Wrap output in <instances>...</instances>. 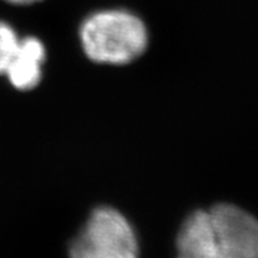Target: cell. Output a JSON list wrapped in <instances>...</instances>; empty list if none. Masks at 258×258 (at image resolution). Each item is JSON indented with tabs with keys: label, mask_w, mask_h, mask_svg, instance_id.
Wrapping results in <instances>:
<instances>
[{
	"label": "cell",
	"mask_w": 258,
	"mask_h": 258,
	"mask_svg": "<svg viewBox=\"0 0 258 258\" xmlns=\"http://www.w3.org/2000/svg\"><path fill=\"white\" fill-rule=\"evenodd\" d=\"M45 62V46L36 37L20 40L18 50L5 75L10 83L20 91L36 88L42 78V63Z\"/></svg>",
	"instance_id": "cell-4"
},
{
	"label": "cell",
	"mask_w": 258,
	"mask_h": 258,
	"mask_svg": "<svg viewBox=\"0 0 258 258\" xmlns=\"http://www.w3.org/2000/svg\"><path fill=\"white\" fill-rule=\"evenodd\" d=\"M71 258H139L137 232L112 207L93 210L69 247Z\"/></svg>",
	"instance_id": "cell-3"
},
{
	"label": "cell",
	"mask_w": 258,
	"mask_h": 258,
	"mask_svg": "<svg viewBox=\"0 0 258 258\" xmlns=\"http://www.w3.org/2000/svg\"><path fill=\"white\" fill-rule=\"evenodd\" d=\"M176 258H258V220L231 204L192 212L178 231Z\"/></svg>",
	"instance_id": "cell-1"
},
{
	"label": "cell",
	"mask_w": 258,
	"mask_h": 258,
	"mask_svg": "<svg viewBox=\"0 0 258 258\" xmlns=\"http://www.w3.org/2000/svg\"><path fill=\"white\" fill-rule=\"evenodd\" d=\"M9 3H13V5H30V3H36V2H40V0H6Z\"/></svg>",
	"instance_id": "cell-6"
},
{
	"label": "cell",
	"mask_w": 258,
	"mask_h": 258,
	"mask_svg": "<svg viewBox=\"0 0 258 258\" xmlns=\"http://www.w3.org/2000/svg\"><path fill=\"white\" fill-rule=\"evenodd\" d=\"M81 40L89 59L123 64L144 53L148 32L144 22L126 10H102L83 22Z\"/></svg>",
	"instance_id": "cell-2"
},
{
	"label": "cell",
	"mask_w": 258,
	"mask_h": 258,
	"mask_svg": "<svg viewBox=\"0 0 258 258\" xmlns=\"http://www.w3.org/2000/svg\"><path fill=\"white\" fill-rule=\"evenodd\" d=\"M20 39L10 25L0 22V74H5L18 50Z\"/></svg>",
	"instance_id": "cell-5"
}]
</instances>
